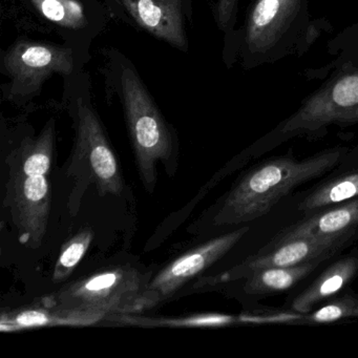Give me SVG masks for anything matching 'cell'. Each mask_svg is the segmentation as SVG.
Masks as SVG:
<instances>
[{
    "label": "cell",
    "instance_id": "d6986e66",
    "mask_svg": "<svg viewBox=\"0 0 358 358\" xmlns=\"http://www.w3.org/2000/svg\"><path fill=\"white\" fill-rule=\"evenodd\" d=\"M94 232L90 228L81 229L66 241L60 251L53 271V282H62L70 278L93 242Z\"/></svg>",
    "mask_w": 358,
    "mask_h": 358
},
{
    "label": "cell",
    "instance_id": "30bf717a",
    "mask_svg": "<svg viewBox=\"0 0 358 358\" xmlns=\"http://www.w3.org/2000/svg\"><path fill=\"white\" fill-rule=\"evenodd\" d=\"M337 255L336 251L310 236L274 238L257 255H251L222 273L219 280L224 282L242 280L252 272L266 268L292 267L309 262L324 263Z\"/></svg>",
    "mask_w": 358,
    "mask_h": 358
},
{
    "label": "cell",
    "instance_id": "9a60e30c",
    "mask_svg": "<svg viewBox=\"0 0 358 358\" xmlns=\"http://www.w3.org/2000/svg\"><path fill=\"white\" fill-rule=\"evenodd\" d=\"M322 262H309L292 267L257 270L245 278L243 291L250 296H268L290 290L320 267Z\"/></svg>",
    "mask_w": 358,
    "mask_h": 358
},
{
    "label": "cell",
    "instance_id": "8992f818",
    "mask_svg": "<svg viewBox=\"0 0 358 358\" xmlns=\"http://www.w3.org/2000/svg\"><path fill=\"white\" fill-rule=\"evenodd\" d=\"M248 231V226H244L222 234L171 262L148 282L142 296V312L169 301L184 285L227 255Z\"/></svg>",
    "mask_w": 358,
    "mask_h": 358
},
{
    "label": "cell",
    "instance_id": "2e32d148",
    "mask_svg": "<svg viewBox=\"0 0 358 358\" xmlns=\"http://www.w3.org/2000/svg\"><path fill=\"white\" fill-rule=\"evenodd\" d=\"M1 330L16 331L47 326H87L83 318L71 312L39 301L38 305L3 313Z\"/></svg>",
    "mask_w": 358,
    "mask_h": 358
},
{
    "label": "cell",
    "instance_id": "6da1fadb",
    "mask_svg": "<svg viewBox=\"0 0 358 358\" xmlns=\"http://www.w3.org/2000/svg\"><path fill=\"white\" fill-rule=\"evenodd\" d=\"M348 150L329 148L303 160L289 152L251 167L226 194L213 223L238 225L264 217L299 186L330 173Z\"/></svg>",
    "mask_w": 358,
    "mask_h": 358
},
{
    "label": "cell",
    "instance_id": "9c48e42d",
    "mask_svg": "<svg viewBox=\"0 0 358 358\" xmlns=\"http://www.w3.org/2000/svg\"><path fill=\"white\" fill-rule=\"evenodd\" d=\"M307 0H255L245 26L247 53L265 60L282 49L299 28Z\"/></svg>",
    "mask_w": 358,
    "mask_h": 358
},
{
    "label": "cell",
    "instance_id": "3957f363",
    "mask_svg": "<svg viewBox=\"0 0 358 358\" xmlns=\"http://www.w3.org/2000/svg\"><path fill=\"white\" fill-rule=\"evenodd\" d=\"M121 90L140 179L152 192L156 186L158 163L164 165L167 173L175 171L177 141L135 71L123 70Z\"/></svg>",
    "mask_w": 358,
    "mask_h": 358
},
{
    "label": "cell",
    "instance_id": "4fadbf2b",
    "mask_svg": "<svg viewBox=\"0 0 358 358\" xmlns=\"http://www.w3.org/2000/svg\"><path fill=\"white\" fill-rule=\"evenodd\" d=\"M139 26L169 45L185 50L187 38L181 14V0H122Z\"/></svg>",
    "mask_w": 358,
    "mask_h": 358
},
{
    "label": "cell",
    "instance_id": "ffe728a7",
    "mask_svg": "<svg viewBox=\"0 0 358 358\" xmlns=\"http://www.w3.org/2000/svg\"><path fill=\"white\" fill-rule=\"evenodd\" d=\"M238 8V0H217L215 6L217 24L221 28H226L234 20Z\"/></svg>",
    "mask_w": 358,
    "mask_h": 358
},
{
    "label": "cell",
    "instance_id": "5b68a950",
    "mask_svg": "<svg viewBox=\"0 0 358 358\" xmlns=\"http://www.w3.org/2000/svg\"><path fill=\"white\" fill-rule=\"evenodd\" d=\"M76 141L70 173L77 178L76 189L94 184L100 196H120L124 189L120 167L95 110L83 99L75 110Z\"/></svg>",
    "mask_w": 358,
    "mask_h": 358
},
{
    "label": "cell",
    "instance_id": "8fae6325",
    "mask_svg": "<svg viewBox=\"0 0 358 358\" xmlns=\"http://www.w3.org/2000/svg\"><path fill=\"white\" fill-rule=\"evenodd\" d=\"M306 236L336 251L358 244V196L341 204L306 215L294 225L288 226L275 238Z\"/></svg>",
    "mask_w": 358,
    "mask_h": 358
},
{
    "label": "cell",
    "instance_id": "7a4b0ae2",
    "mask_svg": "<svg viewBox=\"0 0 358 358\" xmlns=\"http://www.w3.org/2000/svg\"><path fill=\"white\" fill-rule=\"evenodd\" d=\"M150 280L131 266H117L66 285L41 301L79 316L90 326L115 316L142 313V296Z\"/></svg>",
    "mask_w": 358,
    "mask_h": 358
},
{
    "label": "cell",
    "instance_id": "7c38bea8",
    "mask_svg": "<svg viewBox=\"0 0 358 358\" xmlns=\"http://www.w3.org/2000/svg\"><path fill=\"white\" fill-rule=\"evenodd\" d=\"M358 196V146L348 150L338 164L327 173L299 204L303 215L335 206Z\"/></svg>",
    "mask_w": 358,
    "mask_h": 358
},
{
    "label": "cell",
    "instance_id": "52a82bcc",
    "mask_svg": "<svg viewBox=\"0 0 358 358\" xmlns=\"http://www.w3.org/2000/svg\"><path fill=\"white\" fill-rule=\"evenodd\" d=\"M5 201L20 242L37 249L43 244L51 213L49 176L8 169Z\"/></svg>",
    "mask_w": 358,
    "mask_h": 358
},
{
    "label": "cell",
    "instance_id": "ac0fdd59",
    "mask_svg": "<svg viewBox=\"0 0 358 358\" xmlns=\"http://www.w3.org/2000/svg\"><path fill=\"white\" fill-rule=\"evenodd\" d=\"M37 11L54 24L68 29H83L87 24L85 7L79 0H30Z\"/></svg>",
    "mask_w": 358,
    "mask_h": 358
},
{
    "label": "cell",
    "instance_id": "ba28073f",
    "mask_svg": "<svg viewBox=\"0 0 358 358\" xmlns=\"http://www.w3.org/2000/svg\"><path fill=\"white\" fill-rule=\"evenodd\" d=\"M72 50L48 43L18 41L3 56V72L11 78L12 97H31L54 74L70 75Z\"/></svg>",
    "mask_w": 358,
    "mask_h": 358
},
{
    "label": "cell",
    "instance_id": "277c9868",
    "mask_svg": "<svg viewBox=\"0 0 358 358\" xmlns=\"http://www.w3.org/2000/svg\"><path fill=\"white\" fill-rule=\"evenodd\" d=\"M358 123V69L343 73L312 94L296 112L259 140L250 152L259 154L301 136H315L330 125Z\"/></svg>",
    "mask_w": 358,
    "mask_h": 358
},
{
    "label": "cell",
    "instance_id": "e0dca14e",
    "mask_svg": "<svg viewBox=\"0 0 358 358\" xmlns=\"http://www.w3.org/2000/svg\"><path fill=\"white\" fill-rule=\"evenodd\" d=\"M358 317V294L352 290L331 299L324 306L306 314H299L301 324H327Z\"/></svg>",
    "mask_w": 358,
    "mask_h": 358
},
{
    "label": "cell",
    "instance_id": "5bb4252c",
    "mask_svg": "<svg viewBox=\"0 0 358 358\" xmlns=\"http://www.w3.org/2000/svg\"><path fill=\"white\" fill-rule=\"evenodd\" d=\"M54 139L55 124L54 120H50L38 137L26 138L9 155L8 169L31 175L49 176L53 161Z\"/></svg>",
    "mask_w": 358,
    "mask_h": 358
}]
</instances>
